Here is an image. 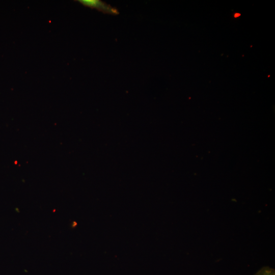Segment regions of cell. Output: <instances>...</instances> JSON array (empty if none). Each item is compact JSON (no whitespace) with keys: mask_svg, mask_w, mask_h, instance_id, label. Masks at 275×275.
Returning <instances> with one entry per match:
<instances>
[{"mask_svg":"<svg viewBox=\"0 0 275 275\" xmlns=\"http://www.w3.org/2000/svg\"><path fill=\"white\" fill-rule=\"evenodd\" d=\"M77 1L85 6L96 9L105 13L111 14L119 13L116 9L99 0H78Z\"/></svg>","mask_w":275,"mask_h":275,"instance_id":"6da1fadb","label":"cell"},{"mask_svg":"<svg viewBox=\"0 0 275 275\" xmlns=\"http://www.w3.org/2000/svg\"><path fill=\"white\" fill-rule=\"evenodd\" d=\"M254 275H275V270L269 266H264L259 269Z\"/></svg>","mask_w":275,"mask_h":275,"instance_id":"7a4b0ae2","label":"cell"},{"mask_svg":"<svg viewBox=\"0 0 275 275\" xmlns=\"http://www.w3.org/2000/svg\"><path fill=\"white\" fill-rule=\"evenodd\" d=\"M240 15V14L236 13V14H235V17H237L239 16Z\"/></svg>","mask_w":275,"mask_h":275,"instance_id":"3957f363","label":"cell"}]
</instances>
